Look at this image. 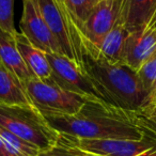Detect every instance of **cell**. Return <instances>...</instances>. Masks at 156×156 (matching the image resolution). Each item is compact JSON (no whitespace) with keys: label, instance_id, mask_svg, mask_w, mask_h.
<instances>
[{"label":"cell","instance_id":"1","mask_svg":"<svg viewBox=\"0 0 156 156\" xmlns=\"http://www.w3.org/2000/svg\"><path fill=\"white\" fill-rule=\"evenodd\" d=\"M43 117L60 135L75 138L130 140L144 138L142 130L133 120V113L98 101H89L75 115Z\"/></svg>","mask_w":156,"mask_h":156},{"label":"cell","instance_id":"2","mask_svg":"<svg viewBox=\"0 0 156 156\" xmlns=\"http://www.w3.org/2000/svg\"><path fill=\"white\" fill-rule=\"evenodd\" d=\"M81 69L108 106L134 113L152 102L137 71L125 63H110L101 55L83 50Z\"/></svg>","mask_w":156,"mask_h":156},{"label":"cell","instance_id":"3","mask_svg":"<svg viewBox=\"0 0 156 156\" xmlns=\"http://www.w3.org/2000/svg\"><path fill=\"white\" fill-rule=\"evenodd\" d=\"M0 126L35 145L41 152L51 149L60 139V134L34 106L0 104Z\"/></svg>","mask_w":156,"mask_h":156},{"label":"cell","instance_id":"4","mask_svg":"<svg viewBox=\"0 0 156 156\" xmlns=\"http://www.w3.org/2000/svg\"><path fill=\"white\" fill-rule=\"evenodd\" d=\"M24 87L32 105L43 115H75L92 101L62 89L51 78L42 80L32 77L25 81Z\"/></svg>","mask_w":156,"mask_h":156},{"label":"cell","instance_id":"5","mask_svg":"<svg viewBox=\"0 0 156 156\" xmlns=\"http://www.w3.org/2000/svg\"><path fill=\"white\" fill-rule=\"evenodd\" d=\"M60 141L69 147L98 156H141L156 147V142L144 137L141 140L130 139H80L60 135Z\"/></svg>","mask_w":156,"mask_h":156},{"label":"cell","instance_id":"6","mask_svg":"<svg viewBox=\"0 0 156 156\" xmlns=\"http://www.w3.org/2000/svg\"><path fill=\"white\" fill-rule=\"evenodd\" d=\"M46 57L51 67L50 78L59 87L92 101L104 103L103 96L93 83L74 61L60 54H46Z\"/></svg>","mask_w":156,"mask_h":156},{"label":"cell","instance_id":"7","mask_svg":"<svg viewBox=\"0 0 156 156\" xmlns=\"http://www.w3.org/2000/svg\"><path fill=\"white\" fill-rule=\"evenodd\" d=\"M119 20V1L100 0L93 8L81 28L83 50L92 55H100L98 49L107 33Z\"/></svg>","mask_w":156,"mask_h":156},{"label":"cell","instance_id":"8","mask_svg":"<svg viewBox=\"0 0 156 156\" xmlns=\"http://www.w3.org/2000/svg\"><path fill=\"white\" fill-rule=\"evenodd\" d=\"M20 34L34 47L46 54L62 55L58 41L44 20L37 0H23Z\"/></svg>","mask_w":156,"mask_h":156},{"label":"cell","instance_id":"9","mask_svg":"<svg viewBox=\"0 0 156 156\" xmlns=\"http://www.w3.org/2000/svg\"><path fill=\"white\" fill-rule=\"evenodd\" d=\"M40 12L50 31L58 41L62 55L74 61L81 69L83 48L69 29L65 18L54 0H37Z\"/></svg>","mask_w":156,"mask_h":156},{"label":"cell","instance_id":"10","mask_svg":"<svg viewBox=\"0 0 156 156\" xmlns=\"http://www.w3.org/2000/svg\"><path fill=\"white\" fill-rule=\"evenodd\" d=\"M156 50V29L151 25L129 32L125 41L122 63L135 71L151 57Z\"/></svg>","mask_w":156,"mask_h":156},{"label":"cell","instance_id":"11","mask_svg":"<svg viewBox=\"0 0 156 156\" xmlns=\"http://www.w3.org/2000/svg\"><path fill=\"white\" fill-rule=\"evenodd\" d=\"M119 20L128 32L147 26L156 13V0H118Z\"/></svg>","mask_w":156,"mask_h":156},{"label":"cell","instance_id":"12","mask_svg":"<svg viewBox=\"0 0 156 156\" xmlns=\"http://www.w3.org/2000/svg\"><path fill=\"white\" fill-rule=\"evenodd\" d=\"M0 62L23 83L34 77L18 50L15 37L2 29H0Z\"/></svg>","mask_w":156,"mask_h":156},{"label":"cell","instance_id":"13","mask_svg":"<svg viewBox=\"0 0 156 156\" xmlns=\"http://www.w3.org/2000/svg\"><path fill=\"white\" fill-rule=\"evenodd\" d=\"M0 104L33 106L24 83L0 62Z\"/></svg>","mask_w":156,"mask_h":156},{"label":"cell","instance_id":"14","mask_svg":"<svg viewBox=\"0 0 156 156\" xmlns=\"http://www.w3.org/2000/svg\"><path fill=\"white\" fill-rule=\"evenodd\" d=\"M15 40L18 50L33 76L42 80L49 79L51 76V67L46 57V52L34 47L20 33L15 35Z\"/></svg>","mask_w":156,"mask_h":156},{"label":"cell","instance_id":"15","mask_svg":"<svg viewBox=\"0 0 156 156\" xmlns=\"http://www.w3.org/2000/svg\"><path fill=\"white\" fill-rule=\"evenodd\" d=\"M128 34L127 29L121 23H117L103 40L98 49L100 55L110 63H122L124 45Z\"/></svg>","mask_w":156,"mask_h":156},{"label":"cell","instance_id":"16","mask_svg":"<svg viewBox=\"0 0 156 156\" xmlns=\"http://www.w3.org/2000/svg\"><path fill=\"white\" fill-rule=\"evenodd\" d=\"M135 124L147 138L156 142V102L150 103L141 110L133 113Z\"/></svg>","mask_w":156,"mask_h":156},{"label":"cell","instance_id":"17","mask_svg":"<svg viewBox=\"0 0 156 156\" xmlns=\"http://www.w3.org/2000/svg\"><path fill=\"white\" fill-rule=\"evenodd\" d=\"M0 136L14 156H37L41 153L35 145L27 142L2 126H0Z\"/></svg>","mask_w":156,"mask_h":156},{"label":"cell","instance_id":"18","mask_svg":"<svg viewBox=\"0 0 156 156\" xmlns=\"http://www.w3.org/2000/svg\"><path fill=\"white\" fill-rule=\"evenodd\" d=\"M65 1H66L69 13H71L72 20H73L79 34L81 35L83 25L85 24L90 13L98 1L96 0H65Z\"/></svg>","mask_w":156,"mask_h":156},{"label":"cell","instance_id":"19","mask_svg":"<svg viewBox=\"0 0 156 156\" xmlns=\"http://www.w3.org/2000/svg\"><path fill=\"white\" fill-rule=\"evenodd\" d=\"M145 90L153 98L156 91V50L137 71Z\"/></svg>","mask_w":156,"mask_h":156},{"label":"cell","instance_id":"20","mask_svg":"<svg viewBox=\"0 0 156 156\" xmlns=\"http://www.w3.org/2000/svg\"><path fill=\"white\" fill-rule=\"evenodd\" d=\"M15 0H0V29L15 37L17 34L14 25Z\"/></svg>","mask_w":156,"mask_h":156},{"label":"cell","instance_id":"21","mask_svg":"<svg viewBox=\"0 0 156 156\" xmlns=\"http://www.w3.org/2000/svg\"><path fill=\"white\" fill-rule=\"evenodd\" d=\"M54 1L57 5V7H58V9L60 10V12L62 13L63 17H64L65 20H66L67 25H69L71 31L73 32L74 37H76V40L78 41V43L80 44L81 48H83V37H81V35L79 34V32H78V30H77V28H76L75 24H74L73 20H72V16H71V13H69V8H67L66 1H65V0H54Z\"/></svg>","mask_w":156,"mask_h":156},{"label":"cell","instance_id":"22","mask_svg":"<svg viewBox=\"0 0 156 156\" xmlns=\"http://www.w3.org/2000/svg\"><path fill=\"white\" fill-rule=\"evenodd\" d=\"M37 156H78V154L73 147L65 145L59 140V142L55 147L41 152Z\"/></svg>","mask_w":156,"mask_h":156},{"label":"cell","instance_id":"23","mask_svg":"<svg viewBox=\"0 0 156 156\" xmlns=\"http://www.w3.org/2000/svg\"><path fill=\"white\" fill-rule=\"evenodd\" d=\"M0 156H14L10 151L9 147L5 144L3 139L1 138V136H0Z\"/></svg>","mask_w":156,"mask_h":156},{"label":"cell","instance_id":"24","mask_svg":"<svg viewBox=\"0 0 156 156\" xmlns=\"http://www.w3.org/2000/svg\"><path fill=\"white\" fill-rule=\"evenodd\" d=\"M59 140H60V139H59ZM60 142H61V141H60ZM65 145H67V144H65ZM73 147V149L75 150L76 153L78 154V156H98V155H95V154H91V153H87V152H83V151H81V150L77 149V147Z\"/></svg>","mask_w":156,"mask_h":156},{"label":"cell","instance_id":"25","mask_svg":"<svg viewBox=\"0 0 156 156\" xmlns=\"http://www.w3.org/2000/svg\"><path fill=\"white\" fill-rule=\"evenodd\" d=\"M149 25H151V26L152 27H154V28H155L156 29V18H154V20H152V22L151 23H150V24Z\"/></svg>","mask_w":156,"mask_h":156},{"label":"cell","instance_id":"26","mask_svg":"<svg viewBox=\"0 0 156 156\" xmlns=\"http://www.w3.org/2000/svg\"><path fill=\"white\" fill-rule=\"evenodd\" d=\"M152 102H156V91H155V93H154L153 98H152ZM152 102H151V103H152Z\"/></svg>","mask_w":156,"mask_h":156},{"label":"cell","instance_id":"27","mask_svg":"<svg viewBox=\"0 0 156 156\" xmlns=\"http://www.w3.org/2000/svg\"><path fill=\"white\" fill-rule=\"evenodd\" d=\"M96 1H100V0H96Z\"/></svg>","mask_w":156,"mask_h":156}]
</instances>
